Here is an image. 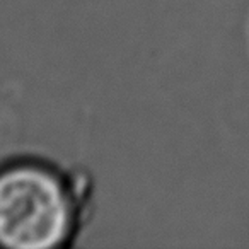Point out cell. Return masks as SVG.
<instances>
[{"label":"cell","instance_id":"cell-1","mask_svg":"<svg viewBox=\"0 0 249 249\" xmlns=\"http://www.w3.org/2000/svg\"><path fill=\"white\" fill-rule=\"evenodd\" d=\"M89 184L87 174L67 173L39 159L0 166V248L70 246L86 217Z\"/></svg>","mask_w":249,"mask_h":249}]
</instances>
